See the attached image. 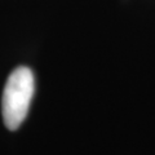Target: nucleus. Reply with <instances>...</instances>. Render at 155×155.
I'll list each match as a JSON object with an SVG mask.
<instances>
[{
    "label": "nucleus",
    "instance_id": "obj_1",
    "mask_svg": "<svg viewBox=\"0 0 155 155\" xmlns=\"http://www.w3.org/2000/svg\"><path fill=\"white\" fill-rule=\"evenodd\" d=\"M35 81L32 71L26 66H19L12 71L3 92V118L7 128L17 129L25 120L30 107Z\"/></svg>",
    "mask_w": 155,
    "mask_h": 155
}]
</instances>
